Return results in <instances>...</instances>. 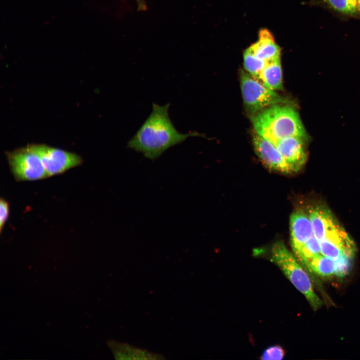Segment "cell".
<instances>
[{
    "label": "cell",
    "instance_id": "6da1fadb",
    "mask_svg": "<svg viewBox=\"0 0 360 360\" xmlns=\"http://www.w3.org/2000/svg\"><path fill=\"white\" fill-rule=\"evenodd\" d=\"M152 106L151 113L128 142V147L154 160L195 134H182L176 129L169 116L170 104L160 106L153 103Z\"/></svg>",
    "mask_w": 360,
    "mask_h": 360
},
{
    "label": "cell",
    "instance_id": "7a4b0ae2",
    "mask_svg": "<svg viewBox=\"0 0 360 360\" xmlns=\"http://www.w3.org/2000/svg\"><path fill=\"white\" fill-rule=\"evenodd\" d=\"M251 120L254 132L272 143L288 136L308 140L298 112L288 104L268 107L254 114Z\"/></svg>",
    "mask_w": 360,
    "mask_h": 360
},
{
    "label": "cell",
    "instance_id": "3957f363",
    "mask_svg": "<svg viewBox=\"0 0 360 360\" xmlns=\"http://www.w3.org/2000/svg\"><path fill=\"white\" fill-rule=\"evenodd\" d=\"M270 260L282 270L294 287L306 297L312 307L316 310L322 302L315 292L310 276L292 254L282 242L272 246Z\"/></svg>",
    "mask_w": 360,
    "mask_h": 360
},
{
    "label": "cell",
    "instance_id": "277c9868",
    "mask_svg": "<svg viewBox=\"0 0 360 360\" xmlns=\"http://www.w3.org/2000/svg\"><path fill=\"white\" fill-rule=\"evenodd\" d=\"M308 216L314 236L320 242L332 243L348 256L356 252L354 241L328 210L322 206L315 207L310 210Z\"/></svg>",
    "mask_w": 360,
    "mask_h": 360
},
{
    "label": "cell",
    "instance_id": "5b68a950",
    "mask_svg": "<svg viewBox=\"0 0 360 360\" xmlns=\"http://www.w3.org/2000/svg\"><path fill=\"white\" fill-rule=\"evenodd\" d=\"M240 78L244 106L253 114L271 106L288 102L248 72L242 71Z\"/></svg>",
    "mask_w": 360,
    "mask_h": 360
},
{
    "label": "cell",
    "instance_id": "8992f818",
    "mask_svg": "<svg viewBox=\"0 0 360 360\" xmlns=\"http://www.w3.org/2000/svg\"><path fill=\"white\" fill-rule=\"evenodd\" d=\"M16 181L36 180L48 177L40 157L27 146L6 152Z\"/></svg>",
    "mask_w": 360,
    "mask_h": 360
},
{
    "label": "cell",
    "instance_id": "52a82bcc",
    "mask_svg": "<svg viewBox=\"0 0 360 360\" xmlns=\"http://www.w3.org/2000/svg\"><path fill=\"white\" fill-rule=\"evenodd\" d=\"M28 146L40 157L48 176L62 174L82 162L76 154L45 144H31Z\"/></svg>",
    "mask_w": 360,
    "mask_h": 360
},
{
    "label": "cell",
    "instance_id": "ba28073f",
    "mask_svg": "<svg viewBox=\"0 0 360 360\" xmlns=\"http://www.w3.org/2000/svg\"><path fill=\"white\" fill-rule=\"evenodd\" d=\"M252 144L256 154L268 168L286 174L294 172L275 146L270 141L254 132L252 135Z\"/></svg>",
    "mask_w": 360,
    "mask_h": 360
},
{
    "label": "cell",
    "instance_id": "9c48e42d",
    "mask_svg": "<svg viewBox=\"0 0 360 360\" xmlns=\"http://www.w3.org/2000/svg\"><path fill=\"white\" fill-rule=\"evenodd\" d=\"M304 141L298 137L288 136L272 142L294 172L298 171L306 160Z\"/></svg>",
    "mask_w": 360,
    "mask_h": 360
},
{
    "label": "cell",
    "instance_id": "30bf717a",
    "mask_svg": "<svg viewBox=\"0 0 360 360\" xmlns=\"http://www.w3.org/2000/svg\"><path fill=\"white\" fill-rule=\"evenodd\" d=\"M290 232L292 247L296 254L314 236L309 216L300 210L293 212L290 218Z\"/></svg>",
    "mask_w": 360,
    "mask_h": 360
},
{
    "label": "cell",
    "instance_id": "8fae6325",
    "mask_svg": "<svg viewBox=\"0 0 360 360\" xmlns=\"http://www.w3.org/2000/svg\"><path fill=\"white\" fill-rule=\"evenodd\" d=\"M248 48L256 57L266 62L280 58V48L266 28L260 30L258 40Z\"/></svg>",
    "mask_w": 360,
    "mask_h": 360
},
{
    "label": "cell",
    "instance_id": "7c38bea8",
    "mask_svg": "<svg viewBox=\"0 0 360 360\" xmlns=\"http://www.w3.org/2000/svg\"><path fill=\"white\" fill-rule=\"evenodd\" d=\"M254 78L272 90L276 91L282 90V70L280 58L268 62L266 66Z\"/></svg>",
    "mask_w": 360,
    "mask_h": 360
},
{
    "label": "cell",
    "instance_id": "4fadbf2b",
    "mask_svg": "<svg viewBox=\"0 0 360 360\" xmlns=\"http://www.w3.org/2000/svg\"><path fill=\"white\" fill-rule=\"evenodd\" d=\"M312 4L328 8L344 16H360L356 0H312Z\"/></svg>",
    "mask_w": 360,
    "mask_h": 360
},
{
    "label": "cell",
    "instance_id": "5bb4252c",
    "mask_svg": "<svg viewBox=\"0 0 360 360\" xmlns=\"http://www.w3.org/2000/svg\"><path fill=\"white\" fill-rule=\"evenodd\" d=\"M306 266L317 275L328 278L336 274V260L324 256L322 254L312 259Z\"/></svg>",
    "mask_w": 360,
    "mask_h": 360
},
{
    "label": "cell",
    "instance_id": "9a60e30c",
    "mask_svg": "<svg viewBox=\"0 0 360 360\" xmlns=\"http://www.w3.org/2000/svg\"><path fill=\"white\" fill-rule=\"evenodd\" d=\"M322 254L320 242L314 236L310 239L296 255L306 266L316 256Z\"/></svg>",
    "mask_w": 360,
    "mask_h": 360
},
{
    "label": "cell",
    "instance_id": "2e32d148",
    "mask_svg": "<svg viewBox=\"0 0 360 360\" xmlns=\"http://www.w3.org/2000/svg\"><path fill=\"white\" fill-rule=\"evenodd\" d=\"M243 58L245 70L254 78L258 76L267 63L256 57L249 48L244 51Z\"/></svg>",
    "mask_w": 360,
    "mask_h": 360
},
{
    "label": "cell",
    "instance_id": "e0dca14e",
    "mask_svg": "<svg viewBox=\"0 0 360 360\" xmlns=\"http://www.w3.org/2000/svg\"><path fill=\"white\" fill-rule=\"evenodd\" d=\"M116 348H114V350H113L114 354L120 352H127L126 353H124L120 355L118 357V358H120L122 356L124 358V356H132V358H133L132 356H134L135 358L136 359H148L152 358V356H154L152 354L144 352V351L138 349L133 348H129L128 346L124 347V345H119V346H116Z\"/></svg>",
    "mask_w": 360,
    "mask_h": 360
},
{
    "label": "cell",
    "instance_id": "ac0fdd59",
    "mask_svg": "<svg viewBox=\"0 0 360 360\" xmlns=\"http://www.w3.org/2000/svg\"><path fill=\"white\" fill-rule=\"evenodd\" d=\"M320 242L321 253L324 256L334 260H336L343 256H348L344 252L336 245L326 241H322Z\"/></svg>",
    "mask_w": 360,
    "mask_h": 360
},
{
    "label": "cell",
    "instance_id": "d6986e66",
    "mask_svg": "<svg viewBox=\"0 0 360 360\" xmlns=\"http://www.w3.org/2000/svg\"><path fill=\"white\" fill-rule=\"evenodd\" d=\"M285 356L284 349L280 345L268 346L263 351L260 359L262 360H282Z\"/></svg>",
    "mask_w": 360,
    "mask_h": 360
},
{
    "label": "cell",
    "instance_id": "ffe728a7",
    "mask_svg": "<svg viewBox=\"0 0 360 360\" xmlns=\"http://www.w3.org/2000/svg\"><path fill=\"white\" fill-rule=\"evenodd\" d=\"M352 258L346 256L340 257L336 260V276L341 278L347 275L351 269Z\"/></svg>",
    "mask_w": 360,
    "mask_h": 360
},
{
    "label": "cell",
    "instance_id": "44dd1931",
    "mask_svg": "<svg viewBox=\"0 0 360 360\" xmlns=\"http://www.w3.org/2000/svg\"><path fill=\"white\" fill-rule=\"evenodd\" d=\"M10 212V206L6 200L1 198L0 200V232H2L4 224L7 221Z\"/></svg>",
    "mask_w": 360,
    "mask_h": 360
},
{
    "label": "cell",
    "instance_id": "7402d4cb",
    "mask_svg": "<svg viewBox=\"0 0 360 360\" xmlns=\"http://www.w3.org/2000/svg\"><path fill=\"white\" fill-rule=\"evenodd\" d=\"M357 0V2H358V10H359V12L360 13V0Z\"/></svg>",
    "mask_w": 360,
    "mask_h": 360
}]
</instances>
